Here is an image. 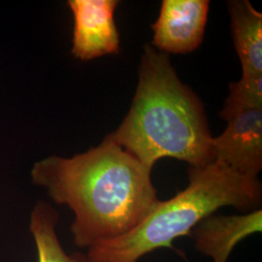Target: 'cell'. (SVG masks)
<instances>
[{
    "mask_svg": "<svg viewBox=\"0 0 262 262\" xmlns=\"http://www.w3.org/2000/svg\"><path fill=\"white\" fill-rule=\"evenodd\" d=\"M214 161L249 178L262 169V110L235 116L225 131L213 137Z\"/></svg>",
    "mask_w": 262,
    "mask_h": 262,
    "instance_id": "8992f818",
    "label": "cell"
},
{
    "mask_svg": "<svg viewBox=\"0 0 262 262\" xmlns=\"http://www.w3.org/2000/svg\"><path fill=\"white\" fill-rule=\"evenodd\" d=\"M210 1L163 0L152 25V46L163 54H188L201 45Z\"/></svg>",
    "mask_w": 262,
    "mask_h": 262,
    "instance_id": "5b68a950",
    "label": "cell"
},
{
    "mask_svg": "<svg viewBox=\"0 0 262 262\" xmlns=\"http://www.w3.org/2000/svg\"><path fill=\"white\" fill-rule=\"evenodd\" d=\"M252 110H262V76H242L239 81L230 83L229 94L219 116L228 122Z\"/></svg>",
    "mask_w": 262,
    "mask_h": 262,
    "instance_id": "30bf717a",
    "label": "cell"
},
{
    "mask_svg": "<svg viewBox=\"0 0 262 262\" xmlns=\"http://www.w3.org/2000/svg\"><path fill=\"white\" fill-rule=\"evenodd\" d=\"M188 185L158 205L126 234L96 244L85 253L89 262H138L161 248H171L177 238L189 236L195 225L224 207L243 212L259 209L262 187L249 178L212 162L189 167Z\"/></svg>",
    "mask_w": 262,
    "mask_h": 262,
    "instance_id": "3957f363",
    "label": "cell"
},
{
    "mask_svg": "<svg viewBox=\"0 0 262 262\" xmlns=\"http://www.w3.org/2000/svg\"><path fill=\"white\" fill-rule=\"evenodd\" d=\"M118 0H69L74 26L71 55L82 61L120 52V32L115 21Z\"/></svg>",
    "mask_w": 262,
    "mask_h": 262,
    "instance_id": "277c9868",
    "label": "cell"
},
{
    "mask_svg": "<svg viewBox=\"0 0 262 262\" xmlns=\"http://www.w3.org/2000/svg\"><path fill=\"white\" fill-rule=\"evenodd\" d=\"M30 180L56 204L72 211L73 243L86 251L128 233L159 202L151 170L107 136L71 158L38 160Z\"/></svg>",
    "mask_w": 262,
    "mask_h": 262,
    "instance_id": "6da1fadb",
    "label": "cell"
},
{
    "mask_svg": "<svg viewBox=\"0 0 262 262\" xmlns=\"http://www.w3.org/2000/svg\"><path fill=\"white\" fill-rule=\"evenodd\" d=\"M59 215L54 207L39 200L31 210L29 232L37 253V262H89L85 254L66 252L57 235Z\"/></svg>",
    "mask_w": 262,
    "mask_h": 262,
    "instance_id": "9c48e42d",
    "label": "cell"
},
{
    "mask_svg": "<svg viewBox=\"0 0 262 262\" xmlns=\"http://www.w3.org/2000/svg\"><path fill=\"white\" fill-rule=\"evenodd\" d=\"M107 137L150 170L163 158L185 161L189 167L214 162L203 104L179 79L169 55L150 44L144 46L130 109Z\"/></svg>",
    "mask_w": 262,
    "mask_h": 262,
    "instance_id": "7a4b0ae2",
    "label": "cell"
},
{
    "mask_svg": "<svg viewBox=\"0 0 262 262\" xmlns=\"http://www.w3.org/2000/svg\"><path fill=\"white\" fill-rule=\"evenodd\" d=\"M242 76H262V14L248 0L227 2Z\"/></svg>",
    "mask_w": 262,
    "mask_h": 262,
    "instance_id": "ba28073f",
    "label": "cell"
},
{
    "mask_svg": "<svg viewBox=\"0 0 262 262\" xmlns=\"http://www.w3.org/2000/svg\"><path fill=\"white\" fill-rule=\"evenodd\" d=\"M262 231L261 208L242 215H209L191 230L195 249L213 262H227L237 244Z\"/></svg>",
    "mask_w": 262,
    "mask_h": 262,
    "instance_id": "52a82bcc",
    "label": "cell"
}]
</instances>
